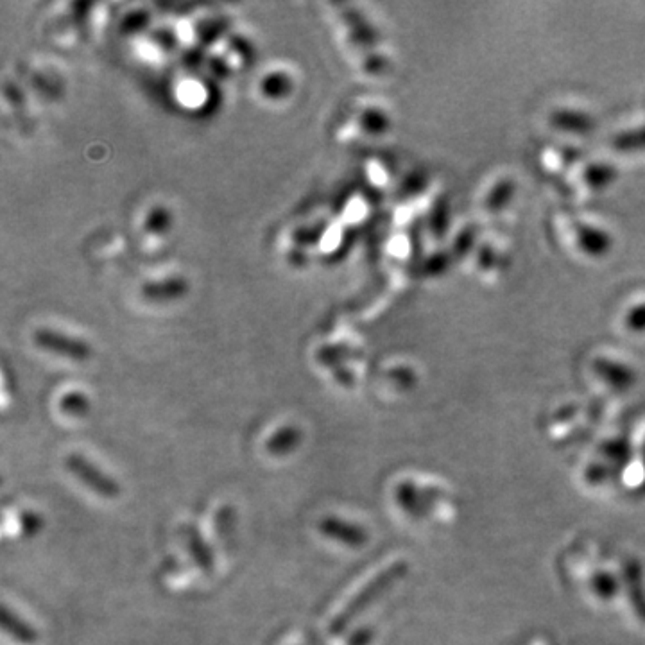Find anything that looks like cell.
<instances>
[{"mask_svg": "<svg viewBox=\"0 0 645 645\" xmlns=\"http://www.w3.org/2000/svg\"><path fill=\"white\" fill-rule=\"evenodd\" d=\"M407 568L409 567H407L405 561H396L391 567L382 570L379 576L364 586L361 592L355 595L352 601L348 602L343 610L337 613L334 620L328 624V633L332 637L344 635V631L352 626L353 620L368 610L373 602L379 601L382 595L391 590V586H395L400 579H404L405 574H407Z\"/></svg>", "mask_w": 645, "mask_h": 645, "instance_id": "obj_1", "label": "cell"}, {"mask_svg": "<svg viewBox=\"0 0 645 645\" xmlns=\"http://www.w3.org/2000/svg\"><path fill=\"white\" fill-rule=\"evenodd\" d=\"M65 468L76 479L83 482L86 488H90L103 499H117L121 495V484L112 477H108L103 470H99L94 463H90L81 454H69L65 457Z\"/></svg>", "mask_w": 645, "mask_h": 645, "instance_id": "obj_2", "label": "cell"}, {"mask_svg": "<svg viewBox=\"0 0 645 645\" xmlns=\"http://www.w3.org/2000/svg\"><path fill=\"white\" fill-rule=\"evenodd\" d=\"M319 531L330 540L344 543V545H348L352 549H361L362 545H366V542H368V533H366L364 527L341 520L337 516L323 518L319 522Z\"/></svg>", "mask_w": 645, "mask_h": 645, "instance_id": "obj_3", "label": "cell"}, {"mask_svg": "<svg viewBox=\"0 0 645 645\" xmlns=\"http://www.w3.org/2000/svg\"><path fill=\"white\" fill-rule=\"evenodd\" d=\"M35 341L38 346H42L45 350L65 355L72 361H86L90 357L88 344L78 341V339H72V337L63 336V334L42 330V332L36 334Z\"/></svg>", "mask_w": 645, "mask_h": 645, "instance_id": "obj_4", "label": "cell"}, {"mask_svg": "<svg viewBox=\"0 0 645 645\" xmlns=\"http://www.w3.org/2000/svg\"><path fill=\"white\" fill-rule=\"evenodd\" d=\"M181 538L187 545V551L192 561L196 563V567L203 570L205 574H212L215 568L214 552L198 527L194 524L181 525Z\"/></svg>", "mask_w": 645, "mask_h": 645, "instance_id": "obj_5", "label": "cell"}, {"mask_svg": "<svg viewBox=\"0 0 645 645\" xmlns=\"http://www.w3.org/2000/svg\"><path fill=\"white\" fill-rule=\"evenodd\" d=\"M576 241L579 250L588 257H606L613 250V237L610 233L592 224H577Z\"/></svg>", "mask_w": 645, "mask_h": 645, "instance_id": "obj_6", "label": "cell"}, {"mask_svg": "<svg viewBox=\"0 0 645 645\" xmlns=\"http://www.w3.org/2000/svg\"><path fill=\"white\" fill-rule=\"evenodd\" d=\"M551 126L563 133H570V135H579L585 137L594 133L595 119L590 113L579 112V110H572V108H561V110H554L551 113Z\"/></svg>", "mask_w": 645, "mask_h": 645, "instance_id": "obj_7", "label": "cell"}, {"mask_svg": "<svg viewBox=\"0 0 645 645\" xmlns=\"http://www.w3.org/2000/svg\"><path fill=\"white\" fill-rule=\"evenodd\" d=\"M594 370L608 386L617 391H628L637 382L635 371L629 370L622 362L608 361V359H597Z\"/></svg>", "mask_w": 645, "mask_h": 645, "instance_id": "obj_8", "label": "cell"}, {"mask_svg": "<svg viewBox=\"0 0 645 645\" xmlns=\"http://www.w3.org/2000/svg\"><path fill=\"white\" fill-rule=\"evenodd\" d=\"M0 622H2V629L8 633L9 637L17 640L20 644L33 645L38 642V631L31 624H27L26 620L20 619L17 613L9 610L8 606L2 608Z\"/></svg>", "mask_w": 645, "mask_h": 645, "instance_id": "obj_9", "label": "cell"}, {"mask_svg": "<svg viewBox=\"0 0 645 645\" xmlns=\"http://www.w3.org/2000/svg\"><path fill=\"white\" fill-rule=\"evenodd\" d=\"M301 441V430L294 425H285L282 429L267 439L266 448L269 454L276 457L289 456Z\"/></svg>", "mask_w": 645, "mask_h": 645, "instance_id": "obj_10", "label": "cell"}, {"mask_svg": "<svg viewBox=\"0 0 645 645\" xmlns=\"http://www.w3.org/2000/svg\"><path fill=\"white\" fill-rule=\"evenodd\" d=\"M215 533L217 538L221 540L226 551L232 549L235 543V529H237V511L230 504H226L223 508L215 513Z\"/></svg>", "mask_w": 645, "mask_h": 645, "instance_id": "obj_11", "label": "cell"}, {"mask_svg": "<svg viewBox=\"0 0 645 645\" xmlns=\"http://www.w3.org/2000/svg\"><path fill=\"white\" fill-rule=\"evenodd\" d=\"M619 178V171L610 164H592L586 167L583 172V180H585L588 189L604 190L611 187Z\"/></svg>", "mask_w": 645, "mask_h": 645, "instance_id": "obj_12", "label": "cell"}, {"mask_svg": "<svg viewBox=\"0 0 645 645\" xmlns=\"http://www.w3.org/2000/svg\"><path fill=\"white\" fill-rule=\"evenodd\" d=\"M516 185L515 181L509 180H500L493 189H491L490 194L486 196V203L484 207L486 210H490L491 214H497L500 210H506L509 207V203L515 198Z\"/></svg>", "mask_w": 645, "mask_h": 645, "instance_id": "obj_13", "label": "cell"}, {"mask_svg": "<svg viewBox=\"0 0 645 645\" xmlns=\"http://www.w3.org/2000/svg\"><path fill=\"white\" fill-rule=\"evenodd\" d=\"M611 147L619 153H642L645 151V126L622 131L611 140Z\"/></svg>", "mask_w": 645, "mask_h": 645, "instance_id": "obj_14", "label": "cell"}, {"mask_svg": "<svg viewBox=\"0 0 645 645\" xmlns=\"http://www.w3.org/2000/svg\"><path fill=\"white\" fill-rule=\"evenodd\" d=\"M88 409H90L88 398L81 393H69L61 398V411L70 416H83L88 413Z\"/></svg>", "mask_w": 645, "mask_h": 645, "instance_id": "obj_15", "label": "cell"}, {"mask_svg": "<svg viewBox=\"0 0 645 645\" xmlns=\"http://www.w3.org/2000/svg\"><path fill=\"white\" fill-rule=\"evenodd\" d=\"M624 327L633 334H645V301L638 303L635 307L626 312L624 316Z\"/></svg>", "mask_w": 645, "mask_h": 645, "instance_id": "obj_16", "label": "cell"}, {"mask_svg": "<svg viewBox=\"0 0 645 645\" xmlns=\"http://www.w3.org/2000/svg\"><path fill=\"white\" fill-rule=\"evenodd\" d=\"M43 522L42 515H38L36 511H22L20 513V527H22V534L27 538H33L36 534L42 531Z\"/></svg>", "mask_w": 645, "mask_h": 645, "instance_id": "obj_17", "label": "cell"}, {"mask_svg": "<svg viewBox=\"0 0 645 645\" xmlns=\"http://www.w3.org/2000/svg\"><path fill=\"white\" fill-rule=\"evenodd\" d=\"M362 122H364L366 131L373 133V135H380V133H384L389 128V119L379 110H368V112L364 113Z\"/></svg>", "mask_w": 645, "mask_h": 645, "instance_id": "obj_18", "label": "cell"}, {"mask_svg": "<svg viewBox=\"0 0 645 645\" xmlns=\"http://www.w3.org/2000/svg\"><path fill=\"white\" fill-rule=\"evenodd\" d=\"M373 637H375V631L368 628V626H364V628L355 629V631H353L350 638H348L346 645H370Z\"/></svg>", "mask_w": 645, "mask_h": 645, "instance_id": "obj_19", "label": "cell"}, {"mask_svg": "<svg viewBox=\"0 0 645 645\" xmlns=\"http://www.w3.org/2000/svg\"><path fill=\"white\" fill-rule=\"evenodd\" d=\"M595 592L601 595V597H606L613 592V585H611V579L608 576H599L597 583H595Z\"/></svg>", "mask_w": 645, "mask_h": 645, "instance_id": "obj_20", "label": "cell"}, {"mask_svg": "<svg viewBox=\"0 0 645 645\" xmlns=\"http://www.w3.org/2000/svg\"><path fill=\"white\" fill-rule=\"evenodd\" d=\"M481 264L484 267H491V264H493V253H491L490 248H484L482 250Z\"/></svg>", "mask_w": 645, "mask_h": 645, "instance_id": "obj_21", "label": "cell"}, {"mask_svg": "<svg viewBox=\"0 0 645 645\" xmlns=\"http://www.w3.org/2000/svg\"><path fill=\"white\" fill-rule=\"evenodd\" d=\"M307 638H309L310 645H325V642H323V640H321L318 635H314L312 631H309V633H307Z\"/></svg>", "mask_w": 645, "mask_h": 645, "instance_id": "obj_22", "label": "cell"}]
</instances>
